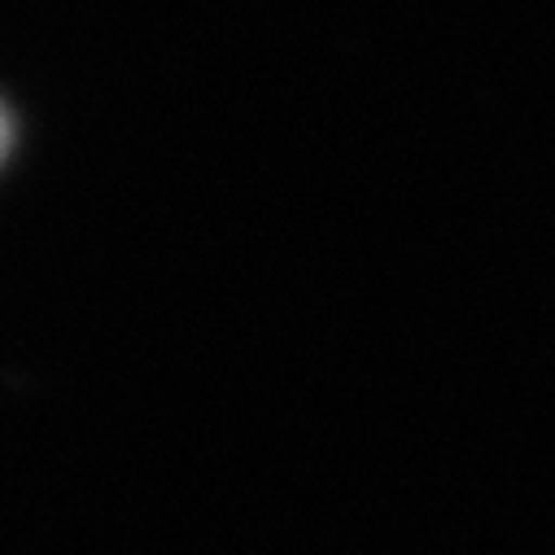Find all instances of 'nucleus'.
<instances>
[{
    "mask_svg": "<svg viewBox=\"0 0 555 555\" xmlns=\"http://www.w3.org/2000/svg\"><path fill=\"white\" fill-rule=\"evenodd\" d=\"M10 154V118H5V109H0V158Z\"/></svg>",
    "mask_w": 555,
    "mask_h": 555,
    "instance_id": "nucleus-1",
    "label": "nucleus"
}]
</instances>
